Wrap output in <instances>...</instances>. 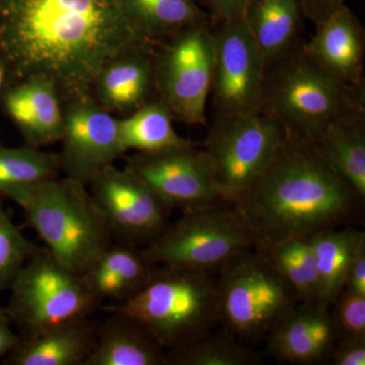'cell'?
<instances>
[{"mask_svg": "<svg viewBox=\"0 0 365 365\" xmlns=\"http://www.w3.org/2000/svg\"><path fill=\"white\" fill-rule=\"evenodd\" d=\"M143 44L155 43L139 31L123 0H0L4 86L46 78L62 104L91 97L105 66Z\"/></svg>", "mask_w": 365, "mask_h": 365, "instance_id": "6da1fadb", "label": "cell"}, {"mask_svg": "<svg viewBox=\"0 0 365 365\" xmlns=\"http://www.w3.org/2000/svg\"><path fill=\"white\" fill-rule=\"evenodd\" d=\"M364 200L314 145L285 139L232 206L248 225L255 249L266 252L287 240L361 225Z\"/></svg>", "mask_w": 365, "mask_h": 365, "instance_id": "7a4b0ae2", "label": "cell"}, {"mask_svg": "<svg viewBox=\"0 0 365 365\" xmlns=\"http://www.w3.org/2000/svg\"><path fill=\"white\" fill-rule=\"evenodd\" d=\"M365 109V86L333 78L297 46L268 66L261 113L280 125L287 140L314 144L331 122Z\"/></svg>", "mask_w": 365, "mask_h": 365, "instance_id": "3957f363", "label": "cell"}, {"mask_svg": "<svg viewBox=\"0 0 365 365\" xmlns=\"http://www.w3.org/2000/svg\"><path fill=\"white\" fill-rule=\"evenodd\" d=\"M133 319L165 351L192 344L220 324L212 274L157 266L135 294L103 307Z\"/></svg>", "mask_w": 365, "mask_h": 365, "instance_id": "277c9868", "label": "cell"}, {"mask_svg": "<svg viewBox=\"0 0 365 365\" xmlns=\"http://www.w3.org/2000/svg\"><path fill=\"white\" fill-rule=\"evenodd\" d=\"M14 202L46 249L72 272L85 273L112 244L104 216L83 182L54 178L26 189Z\"/></svg>", "mask_w": 365, "mask_h": 365, "instance_id": "5b68a950", "label": "cell"}, {"mask_svg": "<svg viewBox=\"0 0 365 365\" xmlns=\"http://www.w3.org/2000/svg\"><path fill=\"white\" fill-rule=\"evenodd\" d=\"M216 287L222 328L249 345L266 339L300 304L268 255L258 249L232 259L216 274Z\"/></svg>", "mask_w": 365, "mask_h": 365, "instance_id": "8992f818", "label": "cell"}, {"mask_svg": "<svg viewBox=\"0 0 365 365\" xmlns=\"http://www.w3.org/2000/svg\"><path fill=\"white\" fill-rule=\"evenodd\" d=\"M6 314L29 338L53 326L90 317L101 304L83 275L67 269L46 248L36 250L11 282Z\"/></svg>", "mask_w": 365, "mask_h": 365, "instance_id": "52a82bcc", "label": "cell"}, {"mask_svg": "<svg viewBox=\"0 0 365 365\" xmlns=\"http://www.w3.org/2000/svg\"><path fill=\"white\" fill-rule=\"evenodd\" d=\"M253 248V235L232 205L182 215L141 253L153 266L215 275L235 257Z\"/></svg>", "mask_w": 365, "mask_h": 365, "instance_id": "ba28073f", "label": "cell"}, {"mask_svg": "<svg viewBox=\"0 0 365 365\" xmlns=\"http://www.w3.org/2000/svg\"><path fill=\"white\" fill-rule=\"evenodd\" d=\"M280 125L266 115L216 112L204 143L218 191L235 202L272 162L284 143Z\"/></svg>", "mask_w": 365, "mask_h": 365, "instance_id": "9c48e42d", "label": "cell"}, {"mask_svg": "<svg viewBox=\"0 0 365 365\" xmlns=\"http://www.w3.org/2000/svg\"><path fill=\"white\" fill-rule=\"evenodd\" d=\"M213 61L212 28L209 21L185 29L157 51L158 98L167 106L174 120L186 125H205Z\"/></svg>", "mask_w": 365, "mask_h": 365, "instance_id": "30bf717a", "label": "cell"}, {"mask_svg": "<svg viewBox=\"0 0 365 365\" xmlns=\"http://www.w3.org/2000/svg\"><path fill=\"white\" fill-rule=\"evenodd\" d=\"M124 170L153 190L170 210L185 215L232 206L216 187L204 150L194 144L126 158Z\"/></svg>", "mask_w": 365, "mask_h": 365, "instance_id": "8fae6325", "label": "cell"}, {"mask_svg": "<svg viewBox=\"0 0 365 365\" xmlns=\"http://www.w3.org/2000/svg\"><path fill=\"white\" fill-rule=\"evenodd\" d=\"M212 36L210 93L216 112L260 114L268 64L244 20L217 21Z\"/></svg>", "mask_w": 365, "mask_h": 365, "instance_id": "7c38bea8", "label": "cell"}, {"mask_svg": "<svg viewBox=\"0 0 365 365\" xmlns=\"http://www.w3.org/2000/svg\"><path fill=\"white\" fill-rule=\"evenodd\" d=\"M90 185L110 235L117 242L148 246L170 225L172 210L126 170L108 165Z\"/></svg>", "mask_w": 365, "mask_h": 365, "instance_id": "4fadbf2b", "label": "cell"}, {"mask_svg": "<svg viewBox=\"0 0 365 365\" xmlns=\"http://www.w3.org/2000/svg\"><path fill=\"white\" fill-rule=\"evenodd\" d=\"M64 131L58 153L60 170L66 177L88 186L101 170L123 157L118 119L88 97L62 104Z\"/></svg>", "mask_w": 365, "mask_h": 365, "instance_id": "5bb4252c", "label": "cell"}, {"mask_svg": "<svg viewBox=\"0 0 365 365\" xmlns=\"http://www.w3.org/2000/svg\"><path fill=\"white\" fill-rule=\"evenodd\" d=\"M0 104L26 145L41 148L61 140L63 109L58 90L50 79L35 76L4 86Z\"/></svg>", "mask_w": 365, "mask_h": 365, "instance_id": "9a60e30c", "label": "cell"}, {"mask_svg": "<svg viewBox=\"0 0 365 365\" xmlns=\"http://www.w3.org/2000/svg\"><path fill=\"white\" fill-rule=\"evenodd\" d=\"M155 44L138 45L98 74L91 98L109 113L130 115L158 98Z\"/></svg>", "mask_w": 365, "mask_h": 365, "instance_id": "2e32d148", "label": "cell"}, {"mask_svg": "<svg viewBox=\"0 0 365 365\" xmlns=\"http://www.w3.org/2000/svg\"><path fill=\"white\" fill-rule=\"evenodd\" d=\"M267 349L278 361L317 364L329 361L338 341L330 309L299 304L269 334Z\"/></svg>", "mask_w": 365, "mask_h": 365, "instance_id": "e0dca14e", "label": "cell"}, {"mask_svg": "<svg viewBox=\"0 0 365 365\" xmlns=\"http://www.w3.org/2000/svg\"><path fill=\"white\" fill-rule=\"evenodd\" d=\"M302 50L333 78L351 86L364 85V31L347 6L319 25Z\"/></svg>", "mask_w": 365, "mask_h": 365, "instance_id": "ac0fdd59", "label": "cell"}, {"mask_svg": "<svg viewBox=\"0 0 365 365\" xmlns=\"http://www.w3.org/2000/svg\"><path fill=\"white\" fill-rule=\"evenodd\" d=\"M97 325L90 317L46 329L20 343L4 359L6 365H85L93 351Z\"/></svg>", "mask_w": 365, "mask_h": 365, "instance_id": "d6986e66", "label": "cell"}, {"mask_svg": "<svg viewBox=\"0 0 365 365\" xmlns=\"http://www.w3.org/2000/svg\"><path fill=\"white\" fill-rule=\"evenodd\" d=\"M85 365H168L167 351L133 319L109 313Z\"/></svg>", "mask_w": 365, "mask_h": 365, "instance_id": "ffe728a7", "label": "cell"}, {"mask_svg": "<svg viewBox=\"0 0 365 365\" xmlns=\"http://www.w3.org/2000/svg\"><path fill=\"white\" fill-rule=\"evenodd\" d=\"M155 267L137 247L117 242L110 245L81 275L100 304L104 300L119 304L135 294Z\"/></svg>", "mask_w": 365, "mask_h": 365, "instance_id": "44dd1931", "label": "cell"}, {"mask_svg": "<svg viewBox=\"0 0 365 365\" xmlns=\"http://www.w3.org/2000/svg\"><path fill=\"white\" fill-rule=\"evenodd\" d=\"M300 0H248L242 20L268 66L299 45Z\"/></svg>", "mask_w": 365, "mask_h": 365, "instance_id": "7402d4cb", "label": "cell"}, {"mask_svg": "<svg viewBox=\"0 0 365 365\" xmlns=\"http://www.w3.org/2000/svg\"><path fill=\"white\" fill-rule=\"evenodd\" d=\"M312 145L365 199V109L334 120Z\"/></svg>", "mask_w": 365, "mask_h": 365, "instance_id": "603a6c76", "label": "cell"}, {"mask_svg": "<svg viewBox=\"0 0 365 365\" xmlns=\"http://www.w3.org/2000/svg\"><path fill=\"white\" fill-rule=\"evenodd\" d=\"M365 232L356 227L326 230L309 237L319 276V306L331 309L344 289L348 271Z\"/></svg>", "mask_w": 365, "mask_h": 365, "instance_id": "cb8c5ba5", "label": "cell"}, {"mask_svg": "<svg viewBox=\"0 0 365 365\" xmlns=\"http://www.w3.org/2000/svg\"><path fill=\"white\" fill-rule=\"evenodd\" d=\"M172 113L155 98L123 119H118L120 141L125 151L153 153L194 144L173 127Z\"/></svg>", "mask_w": 365, "mask_h": 365, "instance_id": "d4e9b609", "label": "cell"}, {"mask_svg": "<svg viewBox=\"0 0 365 365\" xmlns=\"http://www.w3.org/2000/svg\"><path fill=\"white\" fill-rule=\"evenodd\" d=\"M137 28L157 43L170 39L190 26L208 21L195 0H123Z\"/></svg>", "mask_w": 365, "mask_h": 365, "instance_id": "484cf974", "label": "cell"}, {"mask_svg": "<svg viewBox=\"0 0 365 365\" xmlns=\"http://www.w3.org/2000/svg\"><path fill=\"white\" fill-rule=\"evenodd\" d=\"M58 153L40 148L0 146V198L14 201L26 189L59 176Z\"/></svg>", "mask_w": 365, "mask_h": 365, "instance_id": "4316f807", "label": "cell"}, {"mask_svg": "<svg viewBox=\"0 0 365 365\" xmlns=\"http://www.w3.org/2000/svg\"><path fill=\"white\" fill-rule=\"evenodd\" d=\"M168 365H258L260 353L222 328L196 342L167 351Z\"/></svg>", "mask_w": 365, "mask_h": 365, "instance_id": "83f0119b", "label": "cell"}, {"mask_svg": "<svg viewBox=\"0 0 365 365\" xmlns=\"http://www.w3.org/2000/svg\"><path fill=\"white\" fill-rule=\"evenodd\" d=\"M300 304H319V276L309 239L278 242L265 252Z\"/></svg>", "mask_w": 365, "mask_h": 365, "instance_id": "f1b7e54d", "label": "cell"}, {"mask_svg": "<svg viewBox=\"0 0 365 365\" xmlns=\"http://www.w3.org/2000/svg\"><path fill=\"white\" fill-rule=\"evenodd\" d=\"M37 249L14 225L0 201V292L11 287L16 274Z\"/></svg>", "mask_w": 365, "mask_h": 365, "instance_id": "f546056e", "label": "cell"}, {"mask_svg": "<svg viewBox=\"0 0 365 365\" xmlns=\"http://www.w3.org/2000/svg\"><path fill=\"white\" fill-rule=\"evenodd\" d=\"M331 307L338 339L365 337V294L343 289Z\"/></svg>", "mask_w": 365, "mask_h": 365, "instance_id": "4dcf8cb0", "label": "cell"}, {"mask_svg": "<svg viewBox=\"0 0 365 365\" xmlns=\"http://www.w3.org/2000/svg\"><path fill=\"white\" fill-rule=\"evenodd\" d=\"M329 361L333 365H364L365 337L338 339Z\"/></svg>", "mask_w": 365, "mask_h": 365, "instance_id": "1f68e13d", "label": "cell"}, {"mask_svg": "<svg viewBox=\"0 0 365 365\" xmlns=\"http://www.w3.org/2000/svg\"><path fill=\"white\" fill-rule=\"evenodd\" d=\"M300 6L304 16L318 26L346 6V0H300Z\"/></svg>", "mask_w": 365, "mask_h": 365, "instance_id": "d6a6232c", "label": "cell"}, {"mask_svg": "<svg viewBox=\"0 0 365 365\" xmlns=\"http://www.w3.org/2000/svg\"><path fill=\"white\" fill-rule=\"evenodd\" d=\"M344 289L365 294V241L361 242L353 257Z\"/></svg>", "mask_w": 365, "mask_h": 365, "instance_id": "836d02e7", "label": "cell"}, {"mask_svg": "<svg viewBox=\"0 0 365 365\" xmlns=\"http://www.w3.org/2000/svg\"><path fill=\"white\" fill-rule=\"evenodd\" d=\"M216 21L242 19L248 0H204Z\"/></svg>", "mask_w": 365, "mask_h": 365, "instance_id": "e575fe53", "label": "cell"}, {"mask_svg": "<svg viewBox=\"0 0 365 365\" xmlns=\"http://www.w3.org/2000/svg\"><path fill=\"white\" fill-rule=\"evenodd\" d=\"M20 341V336L11 330V319L6 312L0 311V360L6 359Z\"/></svg>", "mask_w": 365, "mask_h": 365, "instance_id": "d590c367", "label": "cell"}, {"mask_svg": "<svg viewBox=\"0 0 365 365\" xmlns=\"http://www.w3.org/2000/svg\"><path fill=\"white\" fill-rule=\"evenodd\" d=\"M4 81H6V68H4V64L0 61V91L4 88Z\"/></svg>", "mask_w": 365, "mask_h": 365, "instance_id": "8d00e7d4", "label": "cell"}]
</instances>
